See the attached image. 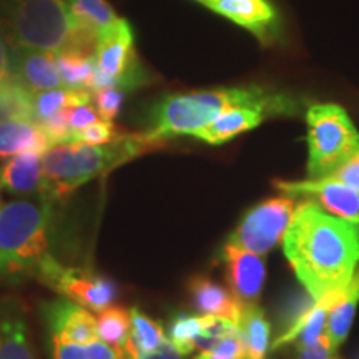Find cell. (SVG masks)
I'll return each instance as SVG.
<instances>
[{
    "label": "cell",
    "instance_id": "obj_1",
    "mask_svg": "<svg viewBox=\"0 0 359 359\" xmlns=\"http://www.w3.org/2000/svg\"><path fill=\"white\" fill-rule=\"evenodd\" d=\"M283 251L304 290L318 299L353 278L359 263V224L304 200L296 206Z\"/></svg>",
    "mask_w": 359,
    "mask_h": 359
},
{
    "label": "cell",
    "instance_id": "obj_2",
    "mask_svg": "<svg viewBox=\"0 0 359 359\" xmlns=\"http://www.w3.org/2000/svg\"><path fill=\"white\" fill-rule=\"evenodd\" d=\"M233 107H253L268 115L294 114L293 98L269 93L259 87L215 88L205 92L168 95L151 110L150 130L145 133L150 140L161 143L165 138L178 135H195L212 123L219 114Z\"/></svg>",
    "mask_w": 359,
    "mask_h": 359
},
{
    "label": "cell",
    "instance_id": "obj_3",
    "mask_svg": "<svg viewBox=\"0 0 359 359\" xmlns=\"http://www.w3.org/2000/svg\"><path fill=\"white\" fill-rule=\"evenodd\" d=\"M158 145L161 143L150 140L145 133L123 135L118 140L105 145H87L79 142L53 145L42 155L43 187L40 196L52 201L64 198L79 187L98 177H105L111 170L122 167Z\"/></svg>",
    "mask_w": 359,
    "mask_h": 359
},
{
    "label": "cell",
    "instance_id": "obj_4",
    "mask_svg": "<svg viewBox=\"0 0 359 359\" xmlns=\"http://www.w3.org/2000/svg\"><path fill=\"white\" fill-rule=\"evenodd\" d=\"M52 200H19L0 208V281L34 275L47 255Z\"/></svg>",
    "mask_w": 359,
    "mask_h": 359
},
{
    "label": "cell",
    "instance_id": "obj_5",
    "mask_svg": "<svg viewBox=\"0 0 359 359\" xmlns=\"http://www.w3.org/2000/svg\"><path fill=\"white\" fill-rule=\"evenodd\" d=\"M0 12L13 48L57 53L75 25L69 0H0Z\"/></svg>",
    "mask_w": 359,
    "mask_h": 359
},
{
    "label": "cell",
    "instance_id": "obj_6",
    "mask_svg": "<svg viewBox=\"0 0 359 359\" xmlns=\"http://www.w3.org/2000/svg\"><path fill=\"white\" fill-rule=\"evenodd\" d=\"M309 180L330 178L359 151V132L346 110L336 103H316L306 111Z\"/></svg>",
    "mask_w": 359,
    "mask_h": 359
},
{
    "label": "cell",
    "instance_id": "obj_7",
    "mask_svg": "<svg viewBox=\"0 0 359 359\" xmlns=\"http://www.w3.org/2000/svg\"><path fill=\"white\" fill-rule=\"evenodd\" d=\"M34 276L57 294L97 313L111 306L118 296V288L110 278L92 269L67 266L48 253L39 262Z\"/></svg>",
    "mask_w": 359,
    "mask_h": 359
},
{
    "label": "cell",
    "instance_id": "obj_8",
    "mask_svg": "<svg viewBox=\"0 0 359 359\" xmlns=\"http://www.w3.org/2000/svg\"><path fill=\"white\" fill-rule=\"evenodd\" d=\"M296 206L298 205L291 195L262 201L245 215L226 243L258 255H266L283 241Z\"/></svg>",
    "mask_w": 359,
    "mask_h": 359
},
{
    "label": "cell",
    "instance_id": "obj_9",
    "mask_svg": "<svg viewBox=\"0 0 359 359\" xmlns=\"http://www.w3.org/2000/svg\"><path fill=\"white\" fill-rule=\"evenodd\" d=\"M95 64L116 88H133L143 82L142 69L133 50L132 27L127 20L116 19L98 32Z\"/></svg>",
    "mask_w": 359,
    "mask_h": 359
},
{
    "label": "cell",
    "instance_id": "obj_10",
    "mask_svg": "<svg viewBox=\"0 0 359 359\" xmlns=\"http://www.w3.org/2000/svg\"><path fill=\"white\" fill-rule=\"evenodd\" d=\"M278 190L291 196H308L326 212L359 224V191L333 178L306 182H273Z\"/></svg>",
    "mask_w": 359,
    "mask_h": 359
},
{
    "label": "cell",
    "instance_id": "obj_11",
    "mask_svg": "<svg viewBox=\"0 0 359 359\" xmlns=\"http://www.w3.org/2000/svg\"><path fill=\"white\" fill-rule=\"evenodd\" d=\"M222 259L226 268L224 275L231 294L243 306L258 304L264 285V275H266L263 255L224 243Z\"/></svg>",
    "mask_w": 359,
    "mask_h": 359
},
{
    "label": "cell",
    "instance_id": "obj_12",
    "mask_svg": "<svg viewBox=\"0 0 359 359\" xmlns=\"http://www.w3.org/2000/svg\"><path fill=\"white\" fill-rule=\"evenodd\" d=\"M42 314L50 336L70 343H90L98 339L97 318L87 308L70 299L64 298L42 304Z\"/></svg>",
    "mask_w": 359,
    "mask_h": 359
},
{
    "label": "cell",
    "instance_id": "obj_13",
    "mask_svg": "<svg viewBox=\"0 0 359 359\" xmlns=\"http://www.w3.org/2000/svg\"><path fill=\"white\" fill-rule=\"evenodd\" d=\"M11 67L17 82L34 95L47 92V90L65 87L53 52L15 48L11 58Z\"/></svg>",
    "mask_w": 359,
    "mask_h": 359
},
{
    "label": "cell",
    "instance_id": "obj_14",
    "mask_svg": "<svg viewBox=\"0 0 359 359\" xmlns=\"http://www.w3.org/2000/svg\"><path fill=\"white\" fill-rule=\"evenodd\" d=\"M205 6L262 40L276 25V12L268 0H205Z\"/></svg>",
    "mask_w": 359,
    "mask_h": 359
},
{
    "label": "cell",
    "instance_id": "obj_15",
    "mask_svg": "<svg viewBox=\"0 0 359 359\" xmlns=\"http://www.w3.org/2000/svg\"><path fill=\"white\" fill-rule=\"evenodd\" d=\"M268 114L262 109L253 107H233L219 114L212 123L200 128L193 137L200 138L210 145H222L224 142H230L231 138L238 137L240 133L257 128L263 122Z\"/></svg>",
    "mask_w": 359,
    "mask_h": 359
},
{
    "label": "cell",
    "instance_id": "obj_16",
    "mask_svg": "<svg viewBox=\"0 0 359 359\" xmlns=\"http://www.w3.org/2000/svg\"><path fill=\"white\" fill-rule=\"evenodd\" d=\"M50 147V140L40 125L20 118L0 120V156L2 158H11L25 151L43 155Z\"/></svg>",
    "mask_w": 359,
    "mask_h": 359
},
{
    "label": "cell",
    "instance_id": "obj_17",
    "mask_svg": "<svg viewBox=\"0 0 359 359\" xmlns=\"http://www.w3.org/2000/svg\"><path fill=\"white\" fill-rule=\"evenodd\" d=\"M188 293H190L193 308L201 314L230 318L235 323L240 318L243 304L231 294V291L223 288L210 278L201 275L191 278L188 283Z\"/></svg>",
    "mask_w": 359,
    "mask_h": 359
},
{
    "label": "cell",
    "instance_id": "obj_18",
    "mask_svg": "<svg viewBox=\"0 0 359 359\" xmlns=\"http://www.w3.org/2000/svg\"><path fill=\"white\" fill-rule=\"evenodd\" d=\"M43 168L42 155L35 151H25L6 161L0 168V188L4 190L29 195V193H42Z\"/></svg>",
    "mask_w": 359,
    "mask_h": 359
},
{
    "label": "cell",
    "instance_id": "obj_19",
    "mask_svg": "<svg viewBox=\"0 0 359 359\" xmlns=\"http://www.w3.org/2000/svg\"><path fill=\"white\" fill-rule=\"evenodd\" d=\"M0 359H37L22 309L13 303L0 308Z\"/></svg>",
    "mask_w": 359,
    "mask_h": 359
},
{
    "label": "cell",
    "instance_id": "obj_20",
    "mask_svg": "<svg viewBox=\"0 0 359 359\" xmlns=\"http://www.w3.org/2000/svg\"><path fill=\"white\" fill-rule=\"evenodd\" d=\"M359 303V263L351 280L343 288L339 302L336 306L331 309L330 316H327V323L325 326V334L327 343L333 351L336 353L341 344L348 338L349 331H351L354 314H356V306Z\"/></svg>",
    "mask_w": 359,
    "mask_h": 359
},
{
    "label": "cell",
    "instance_id": "obj_21",
    "mask_svg": "<svg viewBox=\"0 0 359 359\" xmlns=\"http://www.w3.org/2000/svg\"><path fill=\"white\" fill-rule=\"evenodd\" d=\"M238 334L243 343V359H266L271 325L258 304H245L236 321Z\"/></svg>",
    "mask_w": 359,
    "mask_h": 359
},
{
    "label": "cell",
    "instance_id": "obj_22",
    "mask_svg": "<svg viewBox=\"0 0 359 359\" xmlns=\"http://www.w3.org/2000/svg\"><path fill=\"white\" fill-rule=\"evenodd\" d=\"M92 98L93 93L88 88L60 87L35 93L32 98V122L42 125L57 111L85 105V103L92 102Z\"/></svg>",
    "mask_w": 359,
    "mask_h": 359
},
{
    "label": "cell",
    "instance_id": "obj_23",
    "mask_svg": "<svg viewBox=\"0 0 359 359\" xmlns=\"http://www.w3.org/2000/svg\"><path fill=\"white\" fill-rule=\"evenodd\" d=\"M130 309L123 306H109L97 316V333L98 339L110 344L116 353L125 346L130 338Z\"/></svg>",
    "mask_w": 359,
    "mask_h": 359
},
{
    "label": "cell",
    "instance_id": "obj_24",
    "mask_svg": "<svg viewBox=\"0 0 359 359\" xmlns=\"http://www.w3.org/2000/svg\"><path fill=\"white\" fill-rule=\"evenodd\" d=\"M57 67L65 87L88 88L95 70V57H83L80 53L60 50L55 53ZM90 90V88H88Z\"/></svg>",
    "mask_w": 359,
    "mask_h": 359
},
{
    "label": "cell",
    "instance_id": "obj_25",
    "mask_svg": "<svg viewBox=\"0 0 359 359\" xmlns=\"http://www.w3.org/2000/svg\"><path fill=\"white\" fill-rule=\"evenodd\" d=\"M50 341L53 359H120L118 353L102 339L90 343H70L50 336Z\"/></svg>",
    "mask_w": 359,
    "mask_h": 359
},
{
    "label": "cell",
    "instance_id": "obj_26",
    "mask_svg": "<svg viewBox=\"0 0 359 359\" xmlns=\"http://www.w3.org/2000/svg\"><path fill=\"white\" fill-rule=\"evenodd\" d=\"M130 320H132L130 338H132L135 348L138 349L140 354L155 351L163 343V339L167 338L160 323L151 320L150 316H147L138 308L130 309Z\"/></svg>",
    "mask_w": 359,
    "mask_h": 359
},
{
    "label": "cell",
    "instance_id": "obj_27",
    "mask_svg": "<svg viewBox=\"0 0 359 359\" xmlns=\"http://www.w3.org/2000/svg\"><path fill=\"white\" fill-rule=\"evenodd\" d=\"M201 333V316L188 313H177L168 326V339L183 356L196 349V338Z\"/></svg>",
    "mask_w": 359,
    "mask_h": 359
},
{
    "label": "cell",
    "instance_id": "obj_28",
    "mask_svg": "<svg viewBox=\"0 0 359 359\" xmlns=\"http://www.w3.org/2000/svg\"><path fill=\"white\" fill-rule=\"evenodd\" d=\"M69 7L74 19L95 27L98 32L118 19L107 0H69Z\"/></svg>",
    "mask_w": 359,
    "mask_h": 359
},
{
    "label": "cell",
    "instance_id": "obj_29",
    "mask_svg": "<svg viewBox=\"0 0 359 359\" xmlns=\"http://www.w3.org/2000/svg\"><path fill=\"white\" fill-rule=\"evenodd\" d=\"M122 137L123 133L118 132V128L115 127L114 122L98 118L97 122L90 123L88 127L72 133L70 143L79 142V143H87V145H105V143L115 142Z\"/></svg>",
    "mask_w": 359,
    "mask_h": 359
},
{
    "label": "cell",
    "instance_id": "obj_30",
    "mask_svg": "<svg viewBox=\"0 0 359 359\" xmlns=\"http://www.w3.org/2000/svg\"><path fill=\"white\" fill-rule=\"evenodd\" d=\"M93 98H95V109L98 116H100L102 120L114 122V118L118 115L120 109H122L125 90L116 87L102 88L93 93Z\"/></svg>",
    "mask_w": 359,
    "mask_h": 359
},
{
    "label": "cell",
    "instance_id": "obj_31",
    "mask_svg": "<svg viewBox=\"0 0 359 359\" xmlns=\"http://www.w3.org/2000/svg\"><path fill=\"white\" fill-rule=\"evenodd\" d=\"M243 343H241L240 334L233 333L224 336L219 343L210 351H201L195 359H243Z\"/></svg>",
    "mask_w": 359,
    "mask_h": 359
},
{
    "label": "cell",
    "instance_id": "obj_32",
    "mask_svg": "<svg viewBox=\"0 0 359 359\" xmlns=\"http://www.w3.org/2000/svg\"><path fill=\"white\" fill-rule=\"evenodd\" d=\"M67 118H69V125L72 128V133H74V132H77V130L88 127L90 123L97 122L100 116H98L95 107H92L90 103H85V105L67 109Z\"/></svg>",
    "mask_w": 359,
    "mask_h": 359
},
{
    "label": "cell",
    "instance_id": "obj_33",
    "mask_svg": "<svg viewBox=\"0 0 359 359\" xmlns=\"http://www.w3.org/2000/svg\"><path fill=\"white\" fill-rule=\"evenodd\" d=\"M330 178L338 180L341 183H346V185L359 191V151L353 158H349L343 167L336 170Z\"/></svg>",
    "mask_w": 359,
    "mask_h": 359
},
{
    "label": "cell",
    "instance_id": "obj_34",
    "mask_svg": "<svg viewBox=\"0 0 359 359\" xmlns=\"http://www.w3.org/2000/svg\"><path fill=\"white\" fill-rule=\"evenodd\" d=\"M298 359H339L334 356V351L331 349L330 343H327L326 336L321 334V338L311 346L299 349Z\"/></svg>",
    "mask_w": 359,
    "mask_h": 359
},
{
    "label": "cell",
    "instance_id": "obj_35",
    "mask_svg": "<svg viewBox=\"0 0 359 359\" xmlns=\"http://www.w3.org/2000/svg\"><path fill=\"white\" fill-rule=\"evenodd\" d=\"M140 359H185V356L175 348V344L168 339L167 336V338L163 339V343H161L155 351L140 354Z\"/></svg>",
    "mask_w": 359,
    "mask_h": 359
},
{
    "label": "cell",
    "instance_id": "obj_36",
    "mask_svg": "<svg viewBox=\"0 0 359 359\" xmlns=\"http://www.w3.org/2000/svg\"><path fill=\"white\" fill-rule=\"evenodd\" d=\"M12 77L13 75L11 67V57H8L6 43L0 39V87H2L4 83H7Z\"/></svg>",
    "mask_w": 359,
    "mask_h": 359
},
{
    "label": "cell",
    "instance_id": "obj_37",
    "mask_svg": "<svg viewBox=\"0 0 359 359\" xmlns=\"http://www.w3.org/2000/svg\"><path fill=\"white\" fill-rule=\"evenodd\" d=\"M198 2H201V4H205V0H198Z\"/></svg>",
    "mask_w": 359,
    "mask_h": 359
},
{
    "label": "cell",
    "instance_id": "obj_38",
    "mask_svg": "<svg viewBox=\"0 0 359 359\" xmlns=\"http://www.w3.org/2000/svg\"><path fill=\"white\" fill-rule=\"evenodd\" d=\"M0 208H2V203H0Z\"/></svg>",
    "mask_w": 359,
    "mask_h": 359
}]
</instances>
